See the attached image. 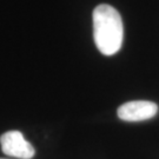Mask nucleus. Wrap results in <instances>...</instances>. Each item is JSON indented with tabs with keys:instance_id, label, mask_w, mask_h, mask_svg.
Instances as JSON below:
<instances>
[{
	"instance_id": "obj_2",
	"label": "nucleus",
	"mask_w": 159,
	"mask_h": 159,
	"mask_svg": "<svg viewBox=\"0 0 159 159\" xmlns=\"http://www.w3.org/2000/svg\"><path fill=\"white\" fill-rule=\"evenodd\" d=\"M2 152L13 158L31 159L35 154V150L32 144L24 138L23 133L19 131H8L0 138Z\"/></svg>"
},
{
	"instance_id": "obj_1",
	"label": "nucleus",
	"mask_w": 159,
	"mask_h": 159,
	"mask_svg": "<svg viewBox=\"0 0 159 159\" xmlns=\"http://www.w3.org/2000/svg\"><path fill=\"white\" fill-rule=\"evenodd\" d=\"M93 38L97 48L104 56H113L121 48L124 26L119 12L114 7L102 4L93 11Z\"/></svg>"
},
{
	"instance_id": "obj_4",
	"label": "nucleus",
	"mask_w": 159,
	"mask_h": 159,
	"mask_svg": "<svg viewBox=\"0 0 159 159\" xmlns=\"http://www.w3.org/2000/svg\"><path fill=\"white\" fill-rule=\"evenodd\" d=\"M0 159H8V158H0Z\"/></svg>"
},
{
	"instance_id": "obj_3",
	"label": "nucleus",
	"mask_w": 159,
	"mask_h": 159,
	"mask_svg": "<svg viewBox=\"0 0 159 159\" xmlns=\"http://www.w3.org/2000/svg\"><path fill=\"white\" fill-rule=\"evenodd\" d=\"M158 112V106L148 100H133L119 106L117 114L125 121H142L153 118Z\"/></svg>"
}]
</instances>
